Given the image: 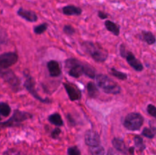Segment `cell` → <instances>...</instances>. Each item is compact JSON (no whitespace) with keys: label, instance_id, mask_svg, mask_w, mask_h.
Wrapping results in <instances>:
<instances>
[{"label":"cell","instance_id":"6da1fadb","mask_svg":"<svg viewBox=\"0 0 156 155\" xmlns=\"http://www.w3.org/2000/svg\"><path fill=\"white\" fill-rule=\"evenodd\" d=\"M83 48L96 62H105L108 59V53L107 50L98 44L86 41L83 43Z\"/></svg>","mask_w":156,"mask_h":155},{"label":"cell","instance_id":"7a4b0ae2","mask_svg":"<svg viewBox=\"0 0 156 155\" xmlns=\"http://www.w3.org/2000/svg\"><path fill=\"white\" fill-rule=\"evenodd\" d=\"M96 81L99 88H101L105 93L110 94H117L120 93V87L108 76L105 74H98L96 75Z\"/></svg>","mask_w":156,"mask_h":155},{"label":"cell","instance_id":"3957f363","mask_svg":"<svg viewBox=\"0 0 156 155\" xmlns=\"http://www.w3.org/2000/svg\"><path fill=\"white\" fill-rule=\"evenodd\" d=\"M143 122H144V119L142 116L141 114L138 112H131L126 116L123 122V125L128 130L136 131L141 128Z\"/></svg>","mask_w":156,"mask_h":155},{"label":"cell","instance_id":"277c9868","mask_svg":"<svg viewBox=\"0 0 156 155\" xmlns=\"http://www.w3.org/2000/svg\"><path fill=\"white\" fill-rule=\"evenodd\" d=\"M66 68L70 76L77 78L84 74L85 63H82L76 59H69L66 61Z\"/></svg>","mask_w":156,"mask_h":155},{"label":"cell","instance_id":"5b68a950","mask_svg":"<svg viewBox=\"0 0 156 155\" xmlns=\"http://www.w3.org/2000/svg\"><path fill=\"white\" fill-rule=\"evenodd\" d=\"M31 117L32 115H30V113H28V112L15 110L14 112L13 115L8 121L0 123V126L1 127H14V126H18L23 121L28 119L31 118Z\"/></svg>","mask_w":156,"mask_h":155},{"label":"cell","instance_id":"8992f818","mask_svg":"<svg viewBox=\"0 0 156 155\" xmlns=\"http://www.w3.org/2000/svg\"><path fill=\"white\" fill-rule=\"evenodd\" d=\"M120 55H121L123 57H125L126 59V62L129 63V65L132 67L133 68L136 70L137 71H141L143 70V65L141 63L139 59H137L136 58V56L133 54L131 52L127 51V50L125 49V47L123 46H120Z\"/></svg>","mask_w":156,"mask_h":155},{"label":"cell","instance_id":"52a82bcc","mask_svg":"<svg viewBox=\"0 0 156 155\" xmlns=\"http://www.w3.org/2000/svg\"><path fill=\"white\" fill-rule=\"evenodd\" d=\"M18 56L14 52H8L0 55V70L9 68L18 62Z\"/></svg>","mask_w":156,"mask_h":155},{"label":"cell","instance_id":"ba28073f","mask_svg":"<svg viewBox=\"0 0 156 155\" xmlns=\"http://www.w3.org/2000/svg\"><path fill=\"white\" fill-rule=\"evenodd\" d=\"M34 85H35L34 81V79L32 78L31 76L29 75V74H27V75H26L25 82H24V87H25L26 89L28 91V92L30 93L32 96H34L35 98L37 99V100H40L41 102H42V103H50V100H49V99L47 98L43 99L42 97H40V95L37 93L36 90H35Z\"/></svg>","mask_w":156,"mask_h":155},{"label":"cell","instance_id":"9c48e42d","mask_svg":"<svg viewBox=\"0 0 156 155\" xmlns=\"http://www.w3.org/2000/svg\"><path fill=\"white\" fill-rule=\"evenodd\" d=\"M63 86L72 101L80 100L82 97V93L76 85L69 82H66V83H63Z\"/></svg>","mask_w":156,"mask_h":155},{"label":"cell","instance_id":"30bf717a","mask_svg":"<svg viewBox=\"0 0 156 155\" xmlns=\"http://www.w3.org/2000/svg\"><path fill=\"white\" fill-rule=\"evenodd\" d=\"M0 76L2 78H4V80L7 83H9L13 89H18L20 85V81L18 78L15 76V74L12 71L0 70Z\"/></svg>","mask_w":156,"mask_h":155},{"label":"cell","instance_id":"8fae6325","mask_svg":"<svg viewBox=\"0 0 156 155\" xmlns=\"http://www.w3.org/2000/svg\"><path fill=\"white\" fill-rule=\"evenodd\" d=\"M85 141L87 145L94 147L100 144V136L94 130H88L85 135Z\"/></svg>","mask_w":156,"mask_h":155},{"label":"cell","instance_id":"7c38bea8","mask_svg":"<svg viewBox=\"0 0 156 155\" xmlns=\"http://www.w3.org/2000/svg\"><path fill=\"white\" fill-rule=\"evenodd\" d=\"M17 13L21 18H24L29 22H35V21H37V16L36 13L34 12L33 11L26 10L22 8H20Z\"/></svg>","mask_w":156,"mask_h":155},{"label":"cell","instance_id":"4fadbf2b","mask_svg":"<svg viewBox=\"0 0 156 155\" xmlns=\"http://www.w3.org/2000/svg\"><path fill=\"white\" fill-rule=\"evenodd\" d=\"M47 68L52 77H58L61 74V68L59 67V64L56 61L51 60L48 62Z\"/></svg>","mask_w":156,"mask_h":155},{"label":"cell","instance_id":"5bb4252c","mask_svg":"<svg viewBox=\"0 0 156 155\" xmlns=\"http://www.w3.org/2000/svg\"><path fill=\"white\" fill-rule=\"evenodd\" d=\"M82 10L79 7L75 5H66L62 8V12L64 15H80L82 14Z\"/></svg>","mask_w":156,"mask_h":155},{"label":"cell","instance_id":"9a60e30c","mask_svg":"<svg viewBox=\"0 0 156 155\" xmlns=\"http://www.w3.org/2000/svg\"><path fill=\"white\" fill-rule=\"evenodd\" d=\"M112 144L116 150H119V151L122 152V153H126L129 151V149H127L124 141L122 139H120V138H114L112 141Z\"/></svg>","mask_w":156,"mask_h":155},{"label":"cell","instance_id":"2e32d148","mask_svg":"<svg viewBox=\"0 0 156 155\" xmlns=\"http://www.w3.org/2000/svg\"><path fill=\"white\" fill-rule=\"evenodd\" d=\"M105 24L108 30L114 33V35L118 36L120 34V27H119V26L117 24H115V23H114L111 21H106Z\"/></svg>","mask_w":156,"mask_h":155},{"label":"cell","instance_id":"e0dca14e","mask_svg":"<svg viewBox=\"0 0 156 155\" xmlns=\"http://www.w3.org/2000/svg\"><path fill=\"white\" fill-rule=\"evenodd\" d=\"M48 120L50 121V122H51L52 124L55 125L56 126H62L63 125L62 117L57 112H55V113H53L52 115H50L48 117Z\"/></svg>","mask_w":156,"mask_h":155},{"label":"cell","instance_id":"ac0fdd59","mask_svg":"<svg viewBox=\"0 0 156 155\" xmlns=\"http://www.w3.org/2000/svg\"><path fill=\"white\" fill-rule=\"evenodd\" d=\"M87 91L89 97H96L98 95V90L93 82H89L87 85Z\"/></svg>","mask_w":156,"mask_h":155},{"label":"cell","instance_id":"d6986e66","mask_svg":"<svg viewBox=\"0 0 156 155\" xmlns=\"http://www.w3.org/2000/svg\"><path fill=\"white\" fill-rule=\"evenodd\" d=\"M143 38L144 41H146L149 45H152V44L155 43L156 41V38L153 35V33L149 31L143 32Z\"/></svg>","mask_w":156,"mask_h":155},{"label":"cell","instance_id":"ffe728a7","mask_svg":"<svg viewBox=\"0 0 156 155\" xmlns=\"http://www.w3.org/2000/svg\"><path fill=\"white\" fill-rule=\"evenodd\" d=\"M11 113V107L9 105L6 103L1 102L0 103V114L2 116H9Z\"/></svg>","mask_w":156,"mask_h":155},{"label":"cell","instance_id":"44dd1931","mask_svg":"<svg viewBox=\"0 0 156 155\" xmlns=\"http://www.w3.org/2000/svg\"><path fill=\"white\" fill-rule=\"evenodd\" d=\"M84 74L86 76L89 77L90 78H96L95 70L94 69L93 67L89 65L88 64L85 63V69H84Z\"/></svg>","mask_w":156,"mask_h":155},{"label":"cell","instance_id":"7402d4cb","mask_svg":"<svg viewBox=\"0 0 156 155\" xmlns=\"http://www.w3.org/2000/svg\"><path fill=\"white\" fill-rule=\"evenodd\" d=\"M142 134L148 138H153L156 134V129L155 128H145Z\"/></svg>","mask_w":156,"mask_h":155},{"label":"cell","instance_id":"603a6c76","mask_svg":"<svg viewBox=\"0 0 156 155\" xmlns=\"http://www.w3.org/2000/svg\"><path fill=\"white\" fill-rule=\"evenodd\" d=\"M90 152L92 155H104L105 154V148L99 144L94 147H91Z\"/></svg>","mask_w":156,"mask_h":155},{"label":"cell","instance_id":"cb8c5ba5","mask_svg":"<svg viewBox=\"0 0 156 155\" xmlns=\"http://www.w3.org/2000/svg\"><path fill=\"white\" fill-rule=\"evenodd\" d=\"M111 74L114 77L120 79V80H126L127 78V75L125 73L121 72V71H118V70L115 69V68H111Z\"/></svg>","mask_w":156,"mask_h":155},{"label":"cell","instance_id":"d4e9b609","mask_svg":"<svg viewBox=\"0 0 156 155\" xmlns=\"http://www.w3.org/2000/svg\"><path fill=\"white\" fill-rule=\"evenodd\" d=\"M47 29V24L44 23V24H40V25L34 27V33L36 34H41L44 32H45Z\"/></svg>","mask_w":156,"mask_h":155},{"label":"cell","instance_id":"484cf974","mask_svg":"<svg viewBox=\"0 0 156 155\" xmlns=\"http://www.w3.org/2000/svg\"><path fill=\"white\" fill-rule=\"evenodd\" d=\"M134 141H135L136 146L138 147L139 150H144L145 147H146V146H145V144H143V138H141V137L136 136Z\"/></svg>","mask_w":156,"mask_h":155},{"label":"cell","instance_id":"4316f807","mask_svg":"<svg viewBox=\"0 0 156 155\" xmlns=\"http://www.w3.org/2000/svg\"><path fill=\"white\" fill-rule=\"evenodd\" d=\"M147 112L150 115H152V117L156 119V106H154L152 104L148 105L147 106Z\"/></svg>","mask_w":156,"mask_h":155},{"label":"cell","instance_id":"83f0119b","mask_svg":"<svg viewBox=\"0 0 156 155\" xmlns=\"http://www.w3.org/2000/svg\"><path fill=\"white\" fill-rule=\"evenodd\" d=\"M63 31L68 35H73L75 33V29L70 25H66L63 28Z\"/></svg>","mask_w":156,"mask_h":155},{"label":"cell","instance_id":"f1b7e54d","mask_svg":"<svg viewBox=\"0 0 156 155\" xmlns=\"http://www.w3.org/2000/svg\"><path fill=\"white\" fill-rule=\"evenodd\" d=\"M69 155H80V151L76 147H72L68 149Z\"/></svg>","mask_w":156,"mask_h":155},{"label":"cell","instance_id":"f546056e","mask_svg":"<svg viewBox=\"0 0 156 155\" xmlns=\"http://www.w3.org/2000/svg\"><path fill=\"white\" fill-rule=\"evenodd\" d=\"M7 40V35L3 29L0 28V43H4Z\"/></svg>","mask_w":156,"mask_h":155},{"label":"cell","instance_id":"4dcf8cb0","mask_svg":"<svg viewBox=\"0 0 156 155\" xmlns=\"http://www.w3.org/2000/svg\"><path fill=\"white\" fill-rule=\"evenodd\" d=\"M3 155H23V154L21 153V152L18 151V150L12 149V150H9L6 152H5V153Z\"/></svg>","mask_w":156,"mask_h":155},{"label":"cell","instance_id":"1f68e13d","mask_svg":"<svg viewBox=\"0 0 156 155\" xmlns=\"http://www.w3.org/2000/svg\"><path fill=\"white\" fill-rule=\"evenodd\" d=\"M108 155H124V154H123V153H122V152L116 150L115 148L114 149L111 148L109 149V150H108Z\"/></svg>","mask_w":156,"mask_h":155},{"label":"cell","instance_id":"d6a6232c","mask_svg":"<svg viewBox=\"0 0 156 155\" xmlns=\"http://www.w3.org/2000/svg\"><path fill=\"white\" fill-rule=\"evenodd\" d=\"M61 131L60 129H59V128H56V129H55L53 131V132H52V137H53V138H57L58 137H59V134H60Z\"/></svg>","mask_w":156,"mask_h":155},{"label":"cell","instance_id":"836d02e7","mask_svg":"<svg viewBox=\"0 0 156 155\" xmlns=\"http://www.w3.org/2000/svg\"><path fill=\"white\" fill-rule=\"evenodd\" d=\"M98 15V17L101 18V19H106V18L108 17V14L105 13V12H102V11H99Z\"/></svg>","mask_w":156,"mask_h":155},{"label":"cell","instance_id":"e575fe53","mask_svg":"<svg viewBox=\"0 0 156 155\" xmlns=\"http://www.w3.org/2000/svg\"><path fill=\"white\" fill-rule=\"evenodd\" d=\"M0 121H1V114H0Z\"/></svg>","mask_w":156,"mask_h":155}]
</instances>
